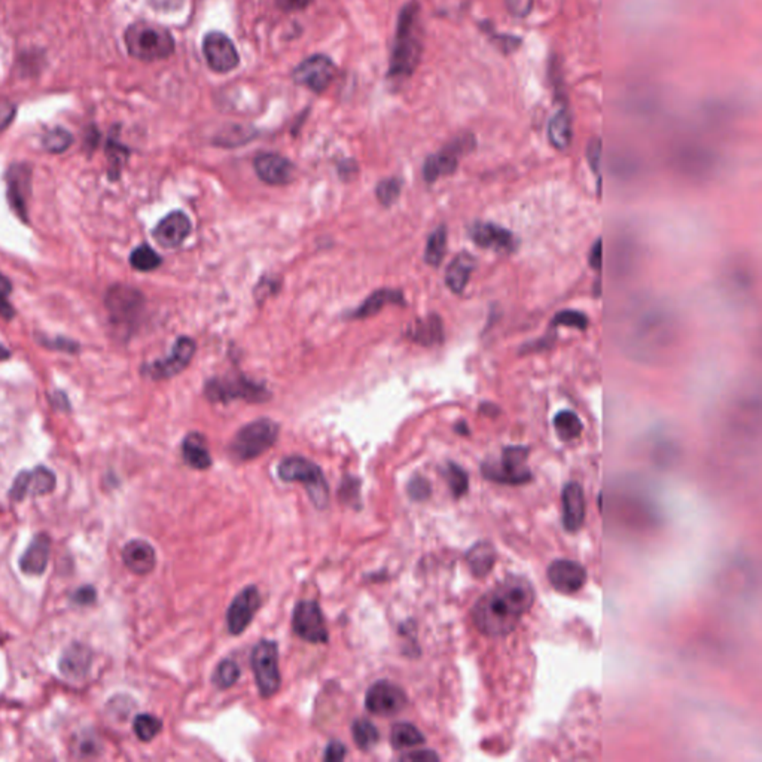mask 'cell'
<instances>
[{"label": "cell", "mask_w": 762, "mask_h": 762, "mask_svg": "<svg viewBox=\"0 0 762 762\" xmlns=\"http://www.w3.org/2000/svg\"><path fill=\"white\" fill-rule=\"evenodd\" d=\"M535 596V590L528 579L510 576L475 603V625L481 633L492 638L510 634L533 607Z\"/></svg>", "instance_id": "obj_1"}, {"label": "cell", "mask_w": 762, "mask_h": 762, "mask_svg": "<svg viewBox=\"0 0 762 762\" xmlns=\"http://www.w3.org/2000/svg\"><path fill=\"white\" fill-rule=\"evenodd\" d=\"M417 19L418 5L416 2L405 6L401 12L391 61V76H409L418 65V59L422 54V42L417 33Z\"/></svg>", "instance_id": "obj_2"}, {"label": "cell", "mask_w": 762, "mask_h": 762, "mask_svg": "<svg viewBox=\"0 0 762 762\" xmlns=\"http://www.w3.org/2000/svg\"><path fill=\"white\" fill-rule=\"evenodd\" d=\"M124 41L130 56L142 61L164 60L175 51V39L171 32L147 21L131 24L125 32Z\"/></svg>", "instance_id": "obj_3"}, {"label": "cell", "mask_w": 762, "mask_h": 762, "mask_svg": "<svg viewBox=\"0 0 762 762\" xmlns=\"http://www.w3.org/2000/svg\"><path fill=\"white\" fill-rule=\"evenodd\" d=\"M279 477L286 482H301L306 486L313 505L325 510L329 502V486L321 469L312 460L301 456H290L279 464Z\"/></svg>", "instance_id": "obj_4"}, {"label": "cell", "mask_w": 762, "mask_h": 762, "mask_svg": "<svg viewBox=\"0 0 762 762\" xmlns=\"http://www.w3.org/2000/svg\"><path fill=\"white\" fill-rule=\"evenodd\" d=\"M279 437V425L270 418H259L249 423L235 433L231 442V455L242 462L257 459L274 446Z\"/></svg>", "instance_id": "obj_5"}, {"label": "cell", "mask_w": 762, "mask_h": 762, "mask_svg": "<svg viewBox=\"0 0 762 762\" xmlns=\"http://www.w3.org/2000/svg\"><path fill=\"white\" fill-rule=\"evenodd\" d=\"M528 447H506L502 451L501 459L487 460L482 464V475L490 481L508 486H521L532 480V472L528 468Z\"/></svg>", "instance_id": "obj_6"}, {"label": "cell", "mask_w": 762, "mask_h": 762, "mask_svg": "<svg viewBox=\"0 0 762 762\" xmlns=\"http://www.w3.org/2000/svg\"><path fill=\"white\" fill-rule=\"evenodd\" d=\"M250 664L259 694L264 698L273 697L282 685L277 643L273 640H261L258 643L257 647H253Z\"/></svg>", "instance_id": "obj_7"}, {"label": "cell", "mask_w": 762, "mask_h": 762, "mask_svg": "<svg viewBox=\"0 0 762 762\" xmlns=\"http://www.w3.org/2000/svg\"><path fill=\"white\" fill-rule=\"evenodd\" d=\"M204 392L207 400L211 402H228L235 400L266 402L270 398V392L266 391V387L242 376L211 378L207 381Z\"/></svg>", "instance_id": "obj_8"}, {"label": "cell", "mask_w": 762, "mask_h": 762, "mask_svg": "<svg viewBox=\"0 0 762 762\" xmlns=\"http://www.w3.org/2000/svg\"><path fill=\"white\" fill-rule=\"evenodd\" d=\"M473 147H475L473 134L466 133L456 138L442 151L427 158L425 167H423L425 180L427 184H432V182L440 179L441 176L453 175L457 169V164H459L460 156L472 151Z\"/></svg>", "instance_id": "obj_9"}, {"label": "cell", "mask_w": 762, "mask_h": 762, "mask_svg": "<svg viewBox=\"0 0 762 762\" xmlns=\"http://www.w3.org/2000/svg\"><path fill=\"white\" fill-rule=\"evenodd\" d=\"M292 627L306 642L326 643L329 639L321 607L314 600H303L295 607Z\"/></svg>", "instance_id": "obj_10"}, {"label": "cell", "mask_w": 762, "mask_h": 762, "mask_svg": "<svg viewBox=\"0 0 762 762\" xmlns=\"http://www.w3.org/2000/svg\"><path fill=\"white\" fill-rule=\"evenodd\" d=\"M368 712L378 717H392L407 706V695L398 685L389 680H378L368 689L365 697Z\"/></svg>", "instance_id": "obj_11"}, {"label": "cell", "mask_w": 762, "mask_h": 762, "mask_svg": "<svg viewBox=\"0 0 762 762\" xmlns=\"http://www.w3.org/2000/svg\"><path fill=\"white\" fill-rule=\"evenodd\" d=\"M336 65L325 56H312L297 66L294 81L314 92L325 91L336 78Z\"/></svg>", "instance_id": "obj_12"}, {"label": "cell", "mask_w": 762, "mask_h": 762, "mask_svg": "<svg viewBox=\"0 0 762 762\" xmlns=\"http://www.w3.org/2000/svg\"><path fill=\"white\" fill-rule=\"evenodd\" d=\"M202 54L211 70L228 74L239 65V52L234 44L224 33L211 32L202 41Z\"/></svg>", "instance_id": "obj_13"}, {"label": "cell", "mask_w": 762, "mask_h": 762, "mask_svg": "<svg viewBox=\"0 0 762 762\" xmlns=\"http://www.w3.org/2000/svg\"><path fill=\"white\" fill-rule=\"evenodd\" d=\"M194 353H195L194 340L188 337H180L179 340L176 341L173 352L166 359L152 362L143 371L154 380H166V378L178 376L179 372L184 371L185 368L188 367V363L191 362Z\"/></svg>", "instance_id": "obj_14"}, {"label": "cell", "mask_w": 762, "mask_h": 762, "mask_svg": "<svg viewBox=\"0 0 762 762\" xmlns=\"http://www.w3.org/2000/svg\"><path fill=\"white\" fill-rule=\"evenodd\" d=\"M56 487V475L45 466H37L32 471H24L15 478L11 486L10 496L15 502L26 497L44 496L52 492Z\"/></svg>", "instance_id": "obj_15"}, {"label": "cell", "mask_w": 762, "mask_h": 762, "mask_svg": "<svg viewBox=\"0 0 762 762\" xmlns=\"http://www.w3.org/2000/svg\"><path fill=\"white\" fill-rule=\"evenodd\" d=\"M261 607V596L255 585H249L235 596L226 612L228 631L234 636L243 633L252 623L253 616Z\"/></svg>", "instance_id": "obj_16"}, {"label": "cell", "mask_w": 762, "mask_h": 762, "mask_svg": "<svg viewBox=\"0 0 762 762\" xmlns=\"http://www.w3.org/2000/svg\"><path fill=\"white\" fill-rule=\"evenodd\" d=\"M106 307L116 323L130 325L142 312L143 297L129 286H115L106 295Z\"/></svg>", "instance_id": "obj_17"}, {"label": "cell", "mask_w": 762, "mask_h": 762, "mask_svg": "<svg viewBox=\"0 0 762 762\" xmlns=\"http://www.w3.org/2000/svg\"><path fill=\"white\" fill-rule=\"evenodd\" d=\"M547 575L552 587L563 594H575L587 583V570L576 561H552Z\"/></svg>", "instance_id": "obj_18"}, {"label": "cell", "mask_w": 762, "mask_h": 762, "mask_svg": "<svg viewBox=\"0 0 762 762\" xmlns=\"http://www.w3.org/2000/svg\"><path fill=\"white\" fill-rule=\"evenodd\" d=\"M473 243L495 252H511L515 248L514 234L492 222H475L469 228Z\"/></svg>", "instance_id": "obj_19"}, {"label": "cell", "mask_w": 762, "mask_h": 762, "mask_svg": "<svg viewBox=\"0 0 762 762\" xmlns=\"http://www.w3.org/2000/svg\"><path fill=\"white\" fill-rule=\"evenodd\" d=\"M253 166L259 179L268 185H286L294 179V164L279 154H261Z\"/></svg>", "instance_id": "obj_20"}, {"label": "cell", "mask_w": 762, "mask_h": 762, "mask_svg": "<svg viewBox=\"0 0 762 762\" xmlns=\"http://www.w3.org/2000/svg\"><path fill=\"white\" fill-rule=\"evenodd\" d=\"M191 221L184 211H173L167 215L154 230V239L163 248H178L184 243L191 233Z\"/></svg>", "instance_id": "obj_21"}, {"label": "cell", "mask_w": 762, "mask_h": 762, "mask_svg": "<svg viewBox=\"0 0 762 762\" xmlns=\"http://www.w3.org/2000/svg\"><path fill=\"white\" fill-rule=\"evenodd\" d=\"M563 526L568 532H578L585 520V496L578 482L566 484L561 493Z\"/></svg>", "instance_id": "obj_22"}, {"label": "cell", "mask_w": 762, "mask_h": 762, "mask_svg": "<svg viewBox=\"0 0 762 762\" xmlns=\"http://www.w3.org/2000/svg\"><path fill=\"white\" fill-rule=\"evenodd\" d=\"M123 561L133 574H151L156 565L155 550L147 541L134 539L123 548Z\"/></svg>", "instance_id": "obj_23"}, {"label": "cell", "mask_w": 762, "mask_h": 762, "mask_svg": "<svg viewBox=\"0 0 762 762\" xmlns=\"http://www.w3.org/2000/svg\"><path fill=\"white\" fill-rule=\"evenodd\" d=\"M30 191V171L28 166H14L8 173V197L21 219H28V197Z\"/></svg>", "instance_id": "obj_24"}, {"label": "cell", "mask_w": 762, "mask_h": 762, "mask_svg": "<svg viewBox=\"0 0 762 762\" xmlns=\"http://www.w3.org/2000/svg\"><path fill=\"white\" fill-rule=\"evenodd\" d=\"M92 654L85 645L74 643L70 645L60 660V671L69 679H83L91 669Z\"/></svg>", "instance_id": "obj_25"}, {"label": "cell", "mask_w": 762, "mask_h": 762, "mask_svg": "<svg viewBox=\"0 0 762 762\" xmlns=\"http://www.w3.org/2000/svg\"><path fill=\"white\" fill-rule=\"evenodd\" d=\"M51 539L45 533L37 535L20 559V569L26 575H42L50 560Z\"/></svg>", "instance_id": "obj_26"}, {"label": "cell", "mask_w": 762, "mask_h": 762, "mask_svg": "<svg viewBox=\"0 0 762 762\" xmlns=\"http://www.w3.org/2000/svg\"><path fill=\"white\" fill-rule=\"evenodd\" d=\"M477 266V261L471 253L464 252L450 262L447 268L446 283L451 292L462 294L464 288L468 286L469 279L472 276L473 270Z\"/></svg>", "instance_id": "obj_27"}, {"label": "cell", "mask_w": 762, "mask_h": 762, "mask_svg": "<svg viewBox=\"0 0 762 762\" xmlns=\"http://www.w3.org/2000/svg\"><path fill=\"white\" fill-rule=\"evenodd\" d=\"M182 456L191 468L204 471L210 468L211 456L207 447L206 438L202 433L193 432L182 442Z\"/></svg>", "instance_id": "obj_28"}, {"label": "cell", "mask_w": 762, "mask_h": 762, "mask_svg": "<svg viewBox=\"0 0 762 762\" xmlns=\"http://www.w3.org/2000/svg\"><path fill=\"white\" fill-rule=\"evenodd\" d=\"M574 136V129H572V116H570L569 109H560L556 115L552 116L550 124H548V139L552 142V147L563 151L569 147Z\"/></svg>", "instance_id": "obj_29"}, {"label": "cell", "mask_w": 762, "mask_h": 762, "mask_svg": "<svg viewBox=\"0 0 762 762\" xmlns=\"http://www.w3.org/2000/svg\"><path fill=\"white\" fill-rule=\"evenodd\" d=\"M409 338L422 345H435L444 338L442 321L437 314H431L425 321H418L409 328Z\"/></svg>", "instance_id": "obj_30"}, {"label": "cell", "mask_w": 762, "mask_h": 762, "mask_svg": "<svg viewBox=\"0 0 762 762\" xmlns=\"http://www.w3.org/2000/svg\"><path fill=\"white\" fill-rule=\"evenodd\" d=\"M404 303L402 294L400 290H376L374 294L369 295L365 303L353 313V317L356 319H363V317L374 316L380 312L381 308L387 304H401Z\"/></svg>", "instance_id": "obj_31"}, {"label": "cell", "mask_w": 762, "mask_h": 762, "mask_svg": "<svg viewBox=\"0 0 762 762\" xmlns=\"http://www.w3.org/2000/svg\"><path fill=\"white\" fill-rule=\"evenodd\" d=\"M495 559H496L495 550L487 542H480L477 545H473L466 554L469 568L477 576H484V575L488 574L495 565Z\"/></svg>", "instance_id": "obj_32"}, {"label": "cell", "mask_w": 762, "mask_h": 762, "mask_svg": "<svg viewBox=\"0 0 762 762\" xmlns=\"http://www.w3.org/2000/svg\"><path fill=\"white\" fill-rule=\"evenodd\" d=\"M391 742L393 748L402 750L425 743V735L413 724L400 722L392 728Z\"/></svg>", "instance_id": "obj_33"}, {"label": "cell", "mask_w": 762, "mask_h": 762, "mask_svg": "<svg viewBox=\"0 0 762 762\" xmlns=\"http://www.w3.org/2000/svg\"><path fill=\"white\" fill-rule=\"evenodd\" d=\"M554 429L557 435L563 441H572L583 433V425L578 414H575L570 409H563L560 413L556 414L554 417Z\"/></svg>", "instance_id": "obj_34"}, {"label": "cell", "mask_w": 762, "mask_h": 762, "mask_svg": "<svg viewBox=\"0 0 762 762\" xmlns=\"http://www.w3.org/2000/svg\"><path fill=\"white\" fill-rule=\"evenodd\" d=\"M447 250V230L446 226H438L427 239L426 250H425V261L432 266H438L446 257Z\"/></svg>", "instance_id": "obj_35"}, {"label": "cell", "mask_w": 762, "mask_h": 762, "mask_svg": "<svg viewBox=\"0 0 762 762\" xmlns=\"http://www.w3.org/2000/svg\"><path fill=\"white\" fill-rule=\"evenodd\" d=\"M352 733H353L354 743L358 744L359 749L362 750H369L378 743L380 733L377 730L376 726L368 719H356L352 726Z\"/></svg>", "instance_id": "obj_36"}, {"label": "cell", "mask_w": 762, "mask_h": 762, "mask_svg": "<svg viewBox=\"0 0 762 762\" xmlns=\"http://www.w3.org/2000/svg\"><path fill=\"white\" fill-rule=\"evenodd\" d=\"M240 678V667L234 660H224V662L219 663L218 667H216L215 671H213V676H211V682L215 685L216 688L219 689H228L235 685V682L239 680Z\"/></svg>", "instance_id": "obj_37"}, {"label": "cell", "mask_w": 762, "mask_h": 762, "mask_svg": "<svg viewBox=\"0 0 762 762\" xmlns=\"http://www.w3.org/2000/svg\"><path fill=\"white\" fill-rule=\"evenodd\" d=\"M161 728L163 724L160 719L149 713H142L134 718V734L138 735V739L142 742H151L155 739L156 735L160 734Z\"/></svg>", "instance_id": "obj_38"}, {"label": "cell", "mask_w": 762, "mask_h": 762, "mask_svg": "<svg viewBox=\"0 0 762 762\" xmlns=\"http://www.w3.org/2000/svg\"><path fill=\"white\" fill-rule=\"evenodd\" d=\"M130 264L139 271H152L155 270L156 266H160L161 258L154 249L149 248L147 244H142L138 249H134L130 257Z\"/></svg>", "instance_id": "obj_39"}, {"label": "cell", "mask_w": 762, "mask_h": 762, "mask_svg": "<svg viewBox=\"0 0 762 762\" xmlns=\"http://www.w3.org/2000/svg\"><path fill=\"white\" fill-rule=\"evenodd\" d=\"M446 478L447 481H448V486H450L453 496H464V493L468 492V473L464 472L459 464H448L446 471Z\"/></svg>", "instance_id": "obj_40"}, {"label": "cell", "mask_w": 762, "mask_h": 762, "mask_svg": "<svg viewBox=\"0 0 762 762\" xmlns=\"http://www.w3.org/2000/svg\"><path fill=\"white\" fill-rule=\"evenodd\" d=\"M552 326H569V328H576L579 331H585L588 326V319L583 313L578 312V310H563L554 316Z\"/></svg>", "instance_id": "obj_41"}, {"label": "cell", "mask_w": 762, "mask_h": 762, "mask_svg": "<svg viewBox=\"0 0 762 762\" xmlns=\"http://www.w3.org/2000/svg\"><path fill=\"white\" fill-rule=\"evenodd\" d=\"M377 198L380 200L381 204L385 206H392L398 200L401 194V182L398 179H385L381 180L377 187Z\"/></svg>", "instance_id": "obj_42"}, {"label": "cell", "mask_w": 762, "mask_h": 762, "mask_svg": "<svg viewBox=\"0 0 762 762\" xmlns=\"http://www.w3.org/2000/svg\"><path fill=\"white\" fill-rule=\"evenodd\" d=\"M70 143H72V136L63 129L52 130L44 138V147L50 152L66 151Z\"/></svg>", "instance_id": "obj_43"}, {"label": "cell", "mask_w": 762, "mask_h": 762, "mask_svg": "<svg viewBox=\"0 0 762 762\" xmlns=\"http://www.w3.org/2000/svg\"><path fill=\"white\" fill-rule=\"evenodd\" d=\"M587 160L588 164L594 171V175L599 178L600 184V160H602V140L599 138H592L587 147Z\"/></svg>", "instance_id": "obj_44"}, {"label": "cell", "mask_w": 762, "mask_h": 762, "mask_svg": "<svg viewBox=\"0 0 762 762\" xmlns=\"http://www.w3.org/2000/svg\"><path fill=\"white\" fill-rule=\"evenodd\" d=\"M486 32L488 36L492 37L493 41L496 42L499 50L505 51V52H512L521 44L520 37L511 36V35H499V33L493 32L490 26H486Z\"/></svg>", "instance_id": "obj_45"}, {"label": "cell", "mask_w": 762, "mask_h": 762, "mask_svg": "<svg viewBox=\"0 0 762 762\" xmlns=\"http://www.w3.org/2000/svg\"><path fill=\"white\" fill-rule=\"evenodd\" d=\"M506 8L515 19H524L532 12L535 0H505Z\"/></svg>", "instance_id": "obj_46"}, {"label": "cell", "mask_w": 762, "mask_h": 762, "mask_svg": "<svg viewBox=\"0 0 762 762\" xmlns=\"http://www.w3.org/2000/svg\"><path fill=\"white\" fill-rule=\"evenodd\" d=\"M10 292V282L5 277L0 276V316L6 317V319L14 316V308L11 307V304L8 303Z\"/></svg>", "instance_id": "obj_47"}, {"label": "cell", "mask_w": 762, "mask_h": 762, "mask_svg": "<svg viewBox=\"0 0 762 762\" xmlns=\"http://www.w3.org/2000/svg\"><path fill=\"white\" fill-rule=\"evenodd\" d=\"M409 493L416 501H423L431 495V486L425 478L416 477L409 484Z\"/></svg>", "instance_id": "obj_48"}, {"label": "cell", "mask_w": 762, "mask_h": 762, "mask_svg": "<svg viewBox=\"0 0 762 762\" xmlns=\"http://www.w3.org/2000/svg\"><path fill=\"white\" fill-rule=\"evenodd\" d=\"M345 758V746L340 742H331V743L326 746L325 755H323V759L325 761L334 762V761H343Z\"/></svg>", "instance_id": "obj_49"}, {"label": "cell", "mask_w": 762, "mask_h": 762, "mask_svg": "<svg viewBox=\"0 0 762 762\" xmlns=\"http://www.w3.org/2000/svg\"><path fill=\"white\" fill-rule=\"evenodd\" d=\"M402 761L411 762H432L438 761L440 757L433 750H413V752L405 753L401 757Z\"/></svg>", "instance_id": "obj_50"}, {"label": "cell", "mask_w": 762, "mask_h": 762, "mask_svg": "<svg viewBox=\"0 0 762 762\" xmlns=\"http://www.w3.org/2000/svg\"><path fill=\"white\" fill-rule=\"evenodd\" d=\"M588 261H590V266H591L592 270H600L602 268L603 264V243L602 239L597 240L592 244L591 252H590V258H588Z\"/></svg>", "instance_id": "obj_51"}, {"label": "cell", "mask_w": 762, "mask_h": 762, "mask_svg": "<svg viewBox=\"0 0 762 762\" xmlns=\"http://www.w3.org/2000/svg\"><path fill=\"white\" fill-rule=\"evenodd\" d=\"M277 6L286 12H295V11L306 10L313 0H276Z\"/></svg>", "instance_id": "obj_52"}, {"label": "cell", "mask_w": 762, "mask_h": 762, "mask_svg": "<svg viewBox=\"0 0 762 762\" xmlns=\"http://www.w3.org/2000/svg\"><path fill=\"white\" fill-rule=\"evenodd\" d=\"M75 602L78 605H91L96 600V591L92 587L79 588L74 594Z\"/></svg>", "instance_id": "obj_53"}, {"label": "cell", "mask_w": 762, "mask_h": 762, "mask_svg": "<svg viewBox=\"0 0 762 762\" xmlns=\"http://www.w3.org/2000/svg\"><path fill=\"white\" fill-rule=\"evenodd\" d=\"M456 431L459 432V433H462V435H468V425H466V422H460L459 425L456 426Z\"/></svg>", "instance_id": "obj_54"}, {"label": "cell", "mask_w": 762, "mask_h": 762, "mask_svg": "<svg viewBox=\"0 0 762 762\" xmlns=\"http://www.w3.org/2000/svg\"><path fill=\"white\" fill-rule=\"evenodd\" d=\"M11 352L10 350L4 347V345H0V361H5V359L10 358Z\"/></svg>", "instance_id": "obj_55"}]
</instances>
